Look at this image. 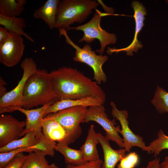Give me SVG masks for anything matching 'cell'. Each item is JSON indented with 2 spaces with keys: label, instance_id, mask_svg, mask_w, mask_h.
<instances>
[{
  "label": "cell",
  "instance_id": "cell-1",
  "mask_svg": "<svg viewBox=\"0 0 168 168\" xmlns=\"http://www.w3.org/2000/svg\"><path fill=\"white\" fill-rule=\"evenodd\" d=\"M58 100H75L93 96L104 104L106 95L95 82L76 68L63 66L50 72Z\"/></svg>",
  "mask_w": 168,
  "mask_h": 168
},
{
  "label": "cell",
  "instance_id": "cell-2",
  "mask_svg": "<svg viewBox=\"0 0 168 168\" xmlns=\"http://www.w3.org/2000/svg\"><path fill=\"white\" fill-rule=\"evenodd\" d=\"M58 100L50 72L44 69H37L26 82L22 107L32 109L38 106L54 103Z\"/></svg>",
  "mask_w": 168,
  "mask_h": 168
},
{
  "label": "cell",
  "instance_id": "cell-3",
  "mask_svg": "<svg viewBox=\"0 0 168 168\" xmlns=\"http://www.w3.org/2000/svg\"><path fill=\"white\" fill-rule=\"evenodd\" d=\"M99 5L94 0H60L54 28L67 31L74 23H82Z\"/></svg>",
  "mask_w": 168,
  "mask_h": 168
},
{
  "label": "cell",
  "instance_id": "cell-4",
  "mask_svg": "<svg viewBox=\"0 0 168 168\" xmlns=\"http://www.w3.org/2000/svg\"><path fill=\"white\" fill-rule=\"evenodd\" d=\"M95 10L93 17L89 21L81 26L70 27L68 30H76L83 32V35L78 41L79 43L85 42L89 44L96 39L98 40L100 48L96 51L100 54L103 55L106 46L111 44H115L117 39L115 34L109 33L101 28L100 25L101 18L107 16L120 15L102 12L96 9Z\"/></svg>",
  "mask_w": 168,
  "mask_h": 168
},
{
  "label": "cell",
  "instance_id": "cell-5",
  "mask_svg": "<svg viewBox=\"0 0 168 168\" xmlns=\"http://www.w3.org/2000/svg\"><path fill=\"white\" fill-rule=\"evenodd\" d=\"M60 35H63L66 41L75 49V54L73 58L74 61L85 63L92 69L93 79L99 85L107 81V77L102 69V66L108 59L107 55L97 54L92 50L88 44H85L82 48L75 44L68 36L67 31L63 29L58 30Z\"/></svg>",
  "mask_w": 168,
  "mask_h": 168
},
{
  "label": "cell",
  "instance_id": "cell-6",
  "mask_svg": "<svg viewBox=\"0 0 168 168\" xmlns=\"http://www.w3.org/2000/svg\"><path fill=\"white\" fill-rule=\"evenodd\" d=\"M88 107L77 106L68 108L50 114L45 117L58 122L68 135L67 145L74 142L81 135L80 124L84 123Z\"/></svg>",
  "mask_w": 168,
  "mask_h": 168
},
{
  "label": "cell",
  "instance_id": "cell-7",
  "mask_svg": "<svg viewBox=\"0 0 168 168\" xmlns=\"http://www.w3.org/2000/svg\"><path fill=\"white\" fill-rule=\"evenodd\" d=\"M21 67L23 70L22 77L16 87L0 98V114L11 113L23 106V92L26 82L28 77L37 69L34 60L26 58L21 62Z\"/></svg>",
  "mask_w": 168,
  "mask_h": 168
},
{
  "label": "cell",
  "instance_id": "cell-8",
  "mask_svg": "<svg viewBox=\"0 0 168 168\" xmlns=\"http://www.w3.org/2000/svg\"><path fill=\"white\" fill-rule=\"evenodd\" d=\"M90 121L95 122L100 125L105 131L106 137L115 142L119 147L124 148L123 139L119 134L121 128L119 126H116L115 119L111 120L108 118L103 105L88 107L84 123Z\"/></svg>",
  "mask_w": 168,
  "mask_h": 168
},
{
  "label": "cell",
  "instance_id": "cell-9",
  "mask_svg": "<svg viewBox=\"0 0 168 168\" xmlns=\"http://www.w3.org/2000/svg\"><path fill=\"white\" fill-rule=\"evenodd\" d=\"M110 104L112 108V115L119 121L121 124V128L120 133L123 136L124 148L126 152H129L132 147H137L143 151L147 152L149 154H151L150 149L148 146L146 145L143 138L135 134L130 128L127 111L125 110H119L113 102H111Z\"/></svg>",
  "mask_w": 168,
  "mask_h": 168
},
{
  "label": "cell",
  "instance_id": "cell-10",
  "mask_svg": "<svg viewBox=\"0 0 168 168\" xmlns=\"http://www.w3.org/2000/svg\"><path fill=\"white\" fill-rule=\"evenodd\" d=\"M10 32V36L0 44V62L8 67L14 66L20 62L25 49L22 36Z\"/></svg>",
  "mask_w": 168,
  "mask_h": 168
},
{
  "label": "cell",
  "instance_id": "cell-11",
  "mask_svg": "<svg viewBox=\"0 0 168 168\" xmlns=\"http://www.w3.org/2000/svg\"><path fill=\"white\" fill-rule=\"evenodd\" d=\"M131 6L134 12V15L132 16L134 17L135 23V32L133 40L130 45L124 48L116 49L114 47H108L107 53L109 54L123 51L126 52L127 55L132 56L133 52L136 53L139 49L143 47L142 43L138 39V36L144 25V22L145 16L147 15V9L142 3L137 1H133L132 2Z\"/></svg>",
  "mask_w": 168,
  "mask_h": 168
},
{
  "label": "cell",
  "instance_id": "cell-12",
  "mask_svg": "<svg viewBox=\"0 0 168 168\" xmlns=\"http://www.w3.org/2000/svg\"><path fill=\"white\" fill-rule=\"evenodd\" d=\"M25 121H20L9 114L0 116V148L20 138L26 126Z\"/></svg>",
  "mask_w": 168,
  "mask_h": 168
},
{
  "label": "cell",
  "instance_id": "cell-13",
  "mask_svg": "<svg viewBox=\"0 0 168 168\" xmlns=\"http://www.w3.org/2000/svg\"><path fill=\"white\" fill-rule=\"evenodd\" d=\"M54 103H48L34 109H27L19 107L16 110V111H19L24 114L26 117L25 127L20 137L32 130L35 131L37 139L43 135L42 124L44 114L48 107Z\"/></svg>",
  "mask_w": 168,
  "mask_h": 168
},
{
  "label": "cell",
  "instance_id": "cell-14",
  "mask_svg": "<svg viewBox=\"0 0 168 168\" xmlns=\"http://www.w3.org/2000/svg\"><path fill=\"white\" fill-rule=\"evenodd\" d=\"M97 135L103 151V168H115L117 163L125 156L126 150L124 148L113 149L110 145V140L107 137L100 133H97Z\"/></svg>",
  "mask_w": 168,
  "mask_h": 168
},
{
  "label": "cell",
  "instance_id": "cell-15",
  "mask_svg": "<svg viewBox=\"0 0 168 168\" xmlns=\"http://www.w3.org/2000/svg\"><path fill=\"white\" fill-rule=\"evenodd\" d=\"M104 104L99 99L90 96L75 100L62 99L58 100L49 106L44 114V118L48 114L59 111L77 106L89 107L93 105H103Z\"/></svg>",
  "mask_w": 168,
  "mask_h": 168
},
{
  "label": "cell",
  "instance_id": "cell-16",
  "mask_svg": "<svg viewBox=\"0 0 168 168\" xmlns=\"http://www.w3.org/2000/svg\"><path fill=\"white\" fill-rule=\"evenodd\" d=\"M42 133L46 138L57 142L60 145H67L68 135L62 126L56 121L46 117L42 121Z\"/></svg>",
  "mask_w": 168,
  "mask_h": 168
},
{
  "label": "cell",
  "instance_id": "cell-17",
  "mask_svg": "<svg viewBox=\"0 0 168 168\" xmlns=\"http://www.w3.org/2000/svg\"><path fill=\"white\" fill-rule=\"evenodd\" d=\"M59 0H48L39 8L36 9L33 17L43 20L51 30L54 28Z\"/></svg>",
  "mask_w": 168,
  "mask_h": 168
},
{
  "label": "cell",
  "instance_id": "cell-18",
  "mask_svg": "<svg viewBox=\"0 0 168 168\" xmlns=\"http://www.w3.org/2000/svg\"><path fill=\"white\" fill-rule=\"evenodd\" d=\"M98 143H99L97 133L95 132L94 125H91L88 129L85 142L80 148L86 162L100 159L97 148Z\"/></svg>",
  "mask_w": 168,
  "mask_h": 168
},
{
  "label": "cell",
  "instance_id": "cell-19",
  "mask_svg": "<svg viewBox=\"0 0 168 168\" xmlns=\"http://www.w3.org/2000/svg\"><path fill=\"white\" fill-rule=\"evenodd\" d=\"M0 25L5 27L9 31L24 36L28 40L34 42L30 35L24 30L23 29L26 25L24 18L22 17H9L0 14Z\"/></svg>",
  "mask_w": 168,
  "mask_h": 168
},
{
  "label": "cell",
  "instance_id": "cell-20",
  "mask_svg": "<svg viewBox=\"0 0 168 168\" xmlns=\"http://www.w3.org/2000/svg\"><path fill=\"white\" fill-rule=\"evenodd\" d=\"M54 149L63 156L65 163L67 165L77 166L86 162L83 153L80 149H75L69 147L68 146L57 144L54 146Z\"/></svg>",
  "mask_w": 168,
  "mask_h": 168
},
{
  "label": "cell",
  "instance_id": "cell-21",
  "mask_svg": "<svg viewBox=\"0 0 168 168\" xmlns=\"http://www.w3.org/2000/svg\"><path fill=\"white\" fill-rule=\"evenodd\" d=\"M26 0H0V14L5 16L18 17L24 11Z\"/></svg>",
  "mask_w": 168,
  "mask_h": 168
},
{
  "label": "cell",
  "instance_id": "cell-22",
  "mask_svg": "<svg viewBox=\"0 0 168 168\" xmlns=\"http://www.w3.org/2000/svg\"><path fill=\"white\" fill-rule=\"evenodd\" d=\"M37 141L35 131H30L26 133L21 138L15 140L5 146L0 148V153L9 152L18 148H30L35 145Z\"/></svg>",
  "mask_w": 168,
  "mask_h": 168
},
{
  "label": "cell",
  "instance_id": "cell-23",
  "mask_svg": "<svg viewBox=\"0 0 168 168\" xmlns=\"http://www.w3.org/2000/svg\"><path fill=\"white\" fill-rule=\"evenodd\" d=\"M45 156L39 150L29 152L26 156L21 168H47L49 165Z\"/></svg>",
  "mask_w": 168,
  "mask_h": 168
},
{
  "label": "cell",
  "instance_id": "cell-24",
  "mask_svg": "<svg viewBox=\"0 0 168 168\" xmlns=\"http://www.w3.org/2000/svg\"><path fill=\"white\" fill-rule=\"evenodd\" d=\"M151 102L159 113H168V92L163 88L157 86Z\"/></svg>",
  "mask_w": 168,
  "mask_h": 168
},
{
  "label": "cell",
  "instance_id": "cell-25",
  "mask_svg": "<svg viewBox=\"0 0 168 168\" xmlns=\"http://www.w3.org/2000/svg\"><path fill=\"white\" fill-rule=\"evenodd\" d=\"M157 137L150 143L149 147L151 154H153L154 157H157L163 150L168 149V136L160 129L158 132Z\"/></svg>",
  "mask_w": 168,
  "mask_h": 168
},
{
  "label": "cell",
  "instance_id": "cell-26",
  "mask_svg": "<svg viewBox=\"0 0 168 168\" xmlns=\"http://www.w3.org/2000/svg\"><path fill=\"white\" fill-rule=\"evenodd\" d=\"M57 143L45 137L43 135L38 139L37 143L30 148L39 150L44 152L45 155L53 157L55 154L54 146Z\"/></svg>",
  "mask_w": 168,
  "mask_h": 168
},
{
  "label": "cell",
  "instance_id": "cell-27",
  "mask_svg": "<svg viewBox=\"0 0 168 168\" xmlns=\"http://www.w3.org/2000/svg\"><path fill=\"white\" fill-rule=\"evenodd\" d=\"M37 150L28 148H18L9 152L0 153V168L5 166L19 153L22 152H30Z\"/></svg>",
  "mask_w": 168,
  "mask_h": 168
},
{
  "label": "cell",
  "instance_id": "cell-28",
  "mask_svg": "<svg viewBox=\"0 0 168 168\" xmlns=\"http://www.w3.org/2000/svg\"><path fill=\"white\" fill-rule=\"evenodd\" d=\"M139 161L138 155L135 152H131L121 159L117 166V168H134Z\"/></svg>",
  "mask_w": 168,
  "mask_h": 168
},
{
  "label": "cell",
  "instance_id": "cell-29",
  "mask_svg": "<svg viewBox=\"0 0 168 168\" xmlns=\"http://www.w3.org/2000/svg\"><path fill=\"white\" fill-rule=\"evenodd\" d=\"M103 161L99 160L88 161L80 165L75 166L68 164L66 168H103Z\"/></svg>",
  "mask_w": 168,
  "mask_h": 168
},
{
  "label": "cell",
  "instance_id": "cell-30",
  "mask_svg": "<svg viewBox=\"0 0 168 168\" xmlns=\"http://www.w3.org/2000/svg\"><path fill=\"white\" fill-rule=\"evenodd\" d=\"M26 157L23 152L19 153L4 168H21Z\"/></svg>",
  "mask_w": 168,
  "mask_h": 168
},
{
  "label": "cell",
  "instance_id": "cell-31",
  "mask_svg": "<svg viewBox=\"0 0 168 168\" xmlns=\"http://www.w3.org/2000/svg\"><path fill=\"white\" fill-rule=\"evenodd\" d=\"M10 36V33L5 27L0 26V44L7 39Z\"/></svg>",
  "mask_w": 168,
  "mask_h": 168
},
{
  "label": "cell",
  "instance_id": "cell-32",
  "mask_svg": "<svg viewBox=\"0 0 168 168\" xmlns=\"http://www.w3.org/2000/svg\"><path fill=\"white\" fill-rule=\"evenodd\" d=\"M160 159L157 157L148 162L147 166L141 168H161Z\"/></svg>",
  "mask_w": 168,
  "mask_h": 168
},
{
  "label": "cell",
  "instance_id": "cell-33",
  "mask_svg": "<svg viewBox=\"0 0 168 168\" xmlns=\"http://www.w3.org/2000/svg\"><path fill=\"white\" fill-rule=\"evenodd\" d=\"M7 83L2 77H0V97L4 96L7 92L5 85Z\"/></svg>",
  "mask_w": 168,
  "mask_h": 168
},
{
  "label": "cell",
  "instance_id": "cell-34",
  "mask_svg": "<svg viewBox=\"0 0 168 168\" xmlns=\"http://www.w3.org/2000/svg\"><path fill=\"white\" fill-rule=\"evenodd\" d=\"M161 168H168V156H166L163 162L160 164Z\"/></svg>",
  "mask_w": 168,
  "mask_h": 168
},
{
  "label": "cell",
  "instance_id": "cell-35",
  "mask_svg": "<svg viewBox=\"0 0 168 168\" xmlns=\"http://www.w3.org/2000/svg\"><path fill=\"white\" fill-rule=\"evenodd\" d=\"M47 168H59V167L54 163L50 165H49Z\"/></svg>",
  "mask_w": 168,
  "mask_h": 168
},
{
  "label": "cell",
  "instance_id": "cell-36",
  "mask_svg": "<svg viewBox=\"0 0 168 168\" xmlns=\"http://www.w3.org/2000/svg\"><path fill=\"white\" fill-rule=\"evenodd\" d=\"M165 1L168 4V0H165Z\"/></svg>",
  "mask_w": 168,
  "mask_h": 168
}]
</instances>
